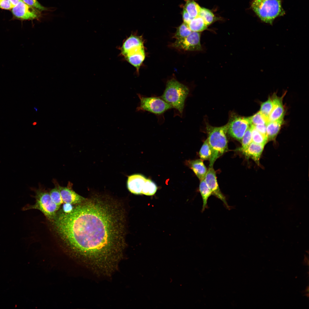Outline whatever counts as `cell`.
Returning <instances> with one entry per match:
<instances>
[{"label":"cell","instance_id":"obj_1","mask_svg":"<svg viewBox=\"0 0 309 309\" xmlns=\"http://www.w3.org/2000/svg\"><path fill=\"white\" fill-rule=\"evenodd\" d=\"M120 204L95 196L57 212L51 222L66 251L96 273L111 275L118 268L125 246V217Z\"/></svg>","mask_w":309,"mask_h":309},{"label":"cell","instance_id":"obj_2","mask_svg":"<svg viewBox=\"0 0 309 309\" xmlns=\"http://www.w3.org/2000/svg\"><path fill=\"white\" fill-rule=\"evenodd\" d=\"M189 93L187 86L173 78L167 81L163 94L160 97L182 115Z\"/></svg>","mask_w":309,"mask_h":309},{"label":"cell","instance_id":"obj_3","mask_svg":"<svg viewBox=\"0 0 309 309\" xmlns=\"http://www.w3.org/2000/svg\"><path fill=\"white\" fill-rule=\"evenodd\" d=\"M206 130L208 136L207 139L212 151L209 167H213L216 160L228 149L226 136L227 124L218 127L208 125Z\"/></svg>","mask_w":309,"mask_h":309},{"label":"cell","instance_id":"obj_4","mask_svg":"<svg viewBox=\"0 0 309 309\" xmlns=\"http://www.w3.org/2000/svg\"><path fill=\"white\" fill-rule=\"evenodd\" d=\"M282 0H253L251 6L262 21L272 25L276 18L285 14Z\"/></svg>","mask_w":309,"mask_h":309},{"label":"cell","instance_id":"obj_5","mask_svg":"<svg viewBox=\"0 0 309 309\" xmlns=\"http://www.w3.org/2000/svg\"><path fill=\"white\" fill-rule=\"evenodd\" d=\"M36 200L33 205H27L23 208L25 211L31 209H37L40 211L50 221L55 217L60 206L52 200L49 192L41 188L35 190Z\"/></svg>","mask_w":309,"mask_h":309},{"label":"cell","instance_id":"obj_6","mask_svg":"<svg viewBox=\"0 0 309 309\" xmlns=\"http://www.w3.org/2000/svg\"><path fill=\"white\" fill-rule=\"evenodd\" d=\"M137 95L140 100L137 112L147 111L156 115L162 114L172 107L160 97H147L140 94Z\"/></svg>","mask_w":309,"mask_h":309},{"label":"cell","instance_id":"obj_7","mask_svg":"<svg viewBox=\"0 0 309 309\" xmlns=\"http://www.w3.org/2000/svg\"><path fill=\"white\" fill-rule=\"evenodd\" d=\"M118 48L120 51V56L126 61L130 57L144 50L142 37L132 33L124 40L121 46Z\"/></svg>","mask_w":309,"mask_h":309},{"label":"cell","instance_id":"obj_8","mask_svg":"<svg viewBox=\"0 0 309 309\" xmlns=\"http://www.w3.org/2000/svg\"><path fill=\"white\" fill-rule=\"evenodd\" d=\"M227 124V132L232 137L241 140L250 125L249 117L235 115L231 117Z\"/></svg>","mask_w":309,"mask_h":309},{"label":"cell","instance_id":"obj_9","mask_svg":"<svg viewBox=\"0 0 309 309\" xmlns=\"http://www.w3.org/2000/svg\"><path fill=\"white\" fill-rule=\"evenodd\" d=\"M200 32L192 31L184 38L176 39L171 46L177 49L187 51H199L202 50L200 43Z\"/></svg>","mask_w":309,"mask_h":309},{"label":"cell","instance_id":"obj_10","mask_svg":"<svg viewBox=\"0 0 309 309\" xmlns=\"http://www.w3.org/2000/svg\"><path fill=\"white\" fill-rule=\"evenodd\" d=\"M11 9L14 19L22 21L33 20L38 19L41 16V11L21 0Z\"/></svg>","mask_w":309,"mask_h":309},{"label":"cell","instance_id":"obj_11","mask_svg":"<svg viewBox=\"0 0 309 309\" xmlns=\"http://www.w3.org/2000/svg\"><path fill=\"white\" fill-rule=\"evenodd\" d=\"M207 185L211 191L212 195L221 200L227 208L229 209L225 197L221 192L219 187L216 176L215 172L213 167H209L204 178Z\"/></svg>","mask_w":309,"mask_h":309},{"label":"cell","instance_id":"obj_12","mask_svg":"<svg viewBox=\"0 0 309 309\" xmlns=\"http://www.w3.org/2000/svg\"><path fill=\"white\" fill-rule=\"evenodd\" d=\"M57 185L64 203L74 205L80 203L85 199L73 190L70 183L66 187L61 186L57 183Z\"/></svg>","mask_w":309,"mask_h":309},{"label":"cell","instance_id":"obj_13","mask_svg":"<svg viewBox=\"0 0 309 309\" xmlns=\"http://www.w3.org/2000/svg\"><path fill=\"white\" fill-rule=\"evenodd\" d=\"M146 178L140 174H134L129 176L127 181L128 190L136 195L142 194V191Z\"/></svg>","mask_w":309,"mask_h":309},{"label":"cell","instance_id":"obj_14","mask_svg":"<svg viewBox=\"0 0 309 309\" xmlns=\"http://www.w3.org/2000/svg\"><path fill=\"white\" fill-rule=\"evenodd\" d=\"M284 95L281 97L274 94L271 98L274 106L268 118V121H272L283 120L285 114L282 99Z\"/></svg>","mask_w":309,"mask_h":309},{"label":"cell","instance_id":"obj_15","mask_svg":"<svg viewBox=\"0 0 309 309\" xmlns=\"http://www.w3.org/2000/svg\"><path fill=\"white\" fill-rule=\"evenodd\" d=\"M265 145L252 142L247 147L241 151L247 159H251L258 165Z\"/></svg>","mask_w":309,"mask_h":309},{"label":"cell","instance_id":"obj_16","mask_svg":"<svg viewBox=\"0 0 309 309\" xmlns=\"http://www.w3.org/2000/svg\"><path fill=\"white\" fill-rule=\"evenodd\" d=\"M283 122V120H282L267 122L266 124V135L268 141L275 139Z\"/></svg>","mask_w":309,"mask_h":309},{"label":"cell","instance_id":"obj_17","mask_svg":"<svg viewBox=\"0 0 309 309\" xmlns=\"http://www.w3.org/2000/svg\"><path fill=\"white\" fill-rule=\"evenodd\" d=\"M190 167L200 181L204 179L207 170L201 159L191 161Z\"/></svg>","mask_w":309,"mask_h":309},{"label":"cell","instance_id":"obj_18","mask_svg":"<svg viewBox=\"0 0 309 309\" xmlns=\"http://www.w3.org/2000/svg\"><path fill=\"white\" fill-rule=\"evenodd\" d=\"M199 190L203 200L202 211H204L207 207V202L209 198L212 195L211 191L209 188L204 179L200 181Z\"/></svg>","mask_w":309,"mask_h":309},{"label":"cell","instance_id":"obj_19","mask_svg":"<svg viewBox=\"0 0 309 309\" xmlns=\"http://www.w3.org/2000/svg\"><path fill=\"white\" fill-rule=\"evenodd\" d=\"M187 25L192 31L200 32L207 28L203 20L199 16L193 18Z\"/></svg>","mask_w":309,"mask_h":309},{"label":"cell","instance_id":"obj_20","mask_svg":"<svg viewBox=\"0 0 309 309\" xmlns=\"http://www.w3.org/2000/svg\"><path fill=\"white\" fill-rule=\"evenodd\" d=\"M186 3L183 8L190 16L194 18L199 16L201 7L193 0H186Z\"/></svg>","mask_w":309,"mask_h":309},{"label":"cell","instance_id":"obj_21","mask_svg":"<svg viewBox=\"0 0 309 309\" xmlns=\"http://www.w3.org/2000/svg\"><path fill=\"white\" fill-rule=\"evenodd\" d=\"M251 128L252 142L258 144L265 145L268 141L266 135L258 131L253 125H250Z\"/></svg>","mask_w":309,"mask_h":309},{"label":"cell","instance_id":"obj_22","mask_svg":"<svg viewBox=\"0 0 309 309\" xmlns=\"http://www.w3.org/2000/svg\"><path fill=\"white\" fill-rule=\"evenodd\" d=\"M192 31L187 24L183 22L177 28L173 37L176 39H182L189 35Z\"/></svg>","mask_w":309,"mask_h":309},{"label":"cell","instance_id":"obj_23","mask_svg":"<svg viewBox=\"0 0 309 309\" xmlns=\"http://www.w3.org/2000/svg\"><path fill=\"white\" fill-rule=\"evenodd\" d=\"M212 151L207 139L205 141L199 152V157L202 160H209L211 158Z\"/></svg>","mask_w":309,"mask_h":309},{"label":"cell","instance_id":"obj_24","mask_svg":"<svg viewBox=\"0 0 309 309\" xmlns=\"http://www.w3.org/2000/svg\"><path fill=\"white\" fill-rule=\"evenodd\" d=\"M157 187L155 183L150 180L147 179L142 191V194L152 195L156 193Z\"/></svg>","mask_w":309,"mask_h":309},{"label":"cell","instance_id":"obj_25","mask_svg":"<svg viewBox=\"0 0 309 309\" xmlns=\"http://www.w3.org/2000/svg\"><path fill=\"white\" fill-rule=\"evenodd\" d=\"M249 118L250 125L266 124L268 122V119L260 111Z\"/></svg>","mask_w":309,"mask_h":309},{"label":"cell","instance_id":"obj_26","mask_svg":"<svg viewBox=\"0 0 309 309\" xmlns=\"http://www.w3.org/2000/svg\"><path fill=\"white\" fill-rule=\"evenodd\" d=\"M199 16L203 19L207 26L212 23L215 19L214 15L212 12L205 8L201 7Z\"/></svg>","mask_w":309,"mask_h":309},{"label":"cell","instance_id":"obj_27","mask_svg":"<svg viewBox=\"0 0 309 309\" xmlns=\"http://www.w3.org/2000/svg\"><path fill=\"white\" fill-rule=\"evenodd\" d=\"M274 104L271 98H269L266 101L262 103L260 112L268 119V117L273 108Z\"/></svg>","mask_w":309,"mask_h":309},{"label":"cell","instance_id":"obj_28","mask_svg":"<svg viewBox=\"0 0 309 309\" xmlns=\"http://www.w3.org/2000/svg\"><path fill=\"white\" fill-rule=\"evenodd\" d=\"M54 182L55 187L50 190L49 193L53 201L56 205L60 207L64 202L57 185V182L55 181Z\"/></svg>","mask_w":309,"mask_h":309},{"label":"cell","instance_id":"obj_29","mask_svg":"<svg viewBox=\"0 0 309 309\" xmlns=\"http://www.w3.org/2000/svg\"><path fill=\"white\" fill-rule=\"evenodd\" d=\"M241 140V146L239 149L240 151L246 149L252 141L251 128L250 126L246 130Z\"/></svg>","mask_w":309,"mask_h":309},{"label":"cell","instance_id":"obj_30","mask_svg":"<svg viewBox=\"0 0 309 309\" xmlns=\"http://www.w3.org/2000/svg\"><path fill=\"white\" fill-rule=\"evenodd\" d=\"M22 1L27 4L41 12L47 10L46 7L42 5L37 0H22Z\"/></svg>","mask_w":309,"mask_h":309},{"label":"cell","instance_id":"obj_31","mask_svg":"<svg viewBox=\"0 0 309 309\" xmlns=\"http://www.w3.org/2000/svg\"><path fill=\"white\" fill-rule=\"evenodd\" d=\"M0 8L6 10L11 9L12 8L9 0H0Z\"/></svg>","mask_w":309,"mask_h":309},{"label":"cell","instance_id":"obj_32","mask_svg":"<svg viewBox=\"0 0 309 309\" xmlns=\"http://www.w3.org/2000/svg\"><path fill=\"white\" fill-rule=\"evenodd\" d=\"M182 17L183 22L187 24L193 18L190 16L184 8L182 12Z\"/></svg>","mask_w":309,"mask_h":309},{"label":"cell","instance_id":"obj_33","mask_svg":"<svg viewBox=\"0 0 309 309\" xmlns=\"http://www.w3.org/2000/svg\"><path fill=\"white\" fill-rule=\"evenodd\" d=\"M73 207V205L69 203H64L63 205L61 210L65 213H68L72 210Z\"/></svg>","mask_w":309,"mask_h":309},{"label":"cell","instance_id":"obj_34","mask_svg":"<svg viewBox=\"0 0 309 309\" xmlns=\"http://www.w3.org/2000/svg\"><path fill=\"white\" fill-rule=\"evenodd\" d=\"M254 126L256 129L260 132L263 134L266 135V124L257 125Z\"/></svg>","mask_w":309,"mask_h":309},{"label":"cell","instance_id":"obj_35","mask_svg":"<svg viewBox=\"0 0 309 309\" xmlns=\"http://www.w3.org/2000/svg\"><path fill=\"white\" fill-rule=\"evenodd\" d=\"M20 0H9L11 6L12 8L16 5Z\"/></svg>","mask_w":309,"mask_h":309},{"label":"cell","instance_id":"obj_36","mask_svg":"<svg viewBox=\"0 0 309 309\" xmlns=\"http://www.w3.org/2000/svg\"></svg>","mask_w":309,"mask_h":309}]
</instances>
